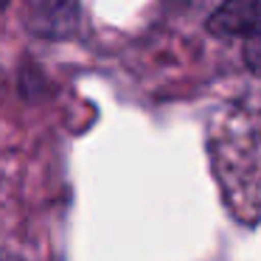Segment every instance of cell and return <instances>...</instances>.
Returning <instances> with one entry per match:
<instances>
[{
  "instance_id": "obj_3",
  "label": "cell",
  "mask_w": 261,
  "mask_h": 261,
  "mask_svg": "<svg viewBox=\"0 0 261 261\" xmlns=\"http://www.w3.org/2000/svg\"><path fill=\"white\" fill-rule=\"evenodd\" d=\"M261 23V3L255 0H233V3H222L205 20V31L216 40H247Z\"/></svg>"
},
{
  "instance_id": "obj_4",
  "label": "cell",
  "mask_w": 261,
  "mask_h": 261,
  "mask_svg": "<svg viewBox=\"0 0 261 261\" xmlns=\"http://www.w3.org/2000/svg\"><path fill=\"white\" fill-rule=\"evenodd\" d=\"M242 62L250 73L261 76V23L255 25V31L244 40L242 45Z\"/></svg>"
},
{
  "instance_id": "obj_2",
  "label": "cell",
  "mask_w": 261,
  "mask_h": 261,
  "mask_svg": "<svg viewBox=\"0 0 261 261\" xmlns=\"http://www.w3.org/2000/svg\"><path fill=\"white\" fill-rule=\"evenodd\" d=\"M23 23L37 40H70L82 25V6L70 0H31L25 3Z\"/></svg>"
},
{
  "instance_id": "obj_1",
  "label": "cell",
  "mask_w": 261,
  "mask_h": 261,
  "mask_svg": "<svg viewBox=\"0 0 261 261\" xmlns=\"http://www.w3.org/2000/svg\"><path fill=\"white\" fill-rule=\"evenodd\" d=\"M208 152L222 202L247 227L261 222V110L227 107L211 124Z\"/></svg>"
}]
</instances>
